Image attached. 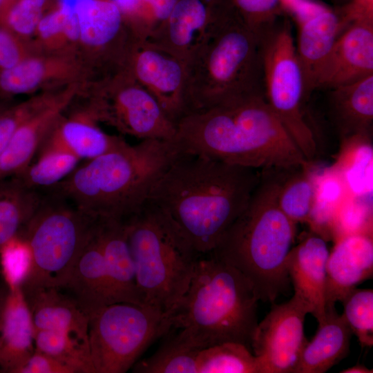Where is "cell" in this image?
I'll return each mask as SVG.
<instances>
[{"mask_svg":"<svg viewBox=\"0 0 373 373\" xmlns=\"http://www.w3.org/2000/svg\"><path fill=\"white\" fill-rule=\"evenodd\" d=\"M35 32L47 46L54 47L64 41H78L79 26L75 12L57 4L44 14Z\"/></svg>","mask_w":373,"mask_h":373,"instance_id":"40","label":"cell"},{"mask_svg":"<svg viewBox=\"0 0 373 373\" xmlns=\"http://www.w3.org/2000/svg\"><path fill=\"white\" fill-rule=\"evenodd\" d=\"M286 169L261 171L247 205L209 253L235 267L252 284L257 299L274 303L286 293L287 269L296 223L280 209L278 194Z\"/></svg>","mask_w":373,"mask_h":373,"instance_id":"4","label":"cell"},{"mask_svg":"<svg viewBox=\"0 0 373 373\" xmlns=\"http://www.w3.org/2000/svg\"><path fill=\"white\" fill-rule=\"evenodd\" d=\"M352 332L335 307L326 311L325 321L305 345L294 373H324L349 354Z\"/></svg>","mask_w":373,"mask_h":373,"instance_id":"27","label":"cell"},{"mask_svg":"<svg viewBox=\"0 0 373 373\" xmlns=\"http://www.w3.org/2000/svg\"><path fill=\"white\" fill-rule=\"evenodd\" d=\"M64 289L69 293L88 318L103 307L112 304L98 220L96 228L79 255Z\"/></svg>","mask_w":373,"mask_h":373,"instance_id":"24","label":"cell"},{"mask_svg":"<svg viewBox=\"0 0 373 373\" xmlns=\"http://www.w3.org/2000/svg\"><path fill=\"white\" fill-rule=\"evenodd\" d=\"M97 220L111 303L144 305L137 284L124 221Z\"/></svg>","mask_w":373,"mask_h":373,"instance_id":"21","label":"cell"},{"mask_svg":"<svg viewBox=\"0 0 373 373\" xmlns=\"http://www.w3.org/2000/svg\"><path fill=\"white\" fill-rule=\"evenodd\" d=\"M35 350L73 368L76 373H95L89 347L64 332L38 329L34 335Z\"/></svg>","mask_w":373,"mask_h":373,"instance_id":"34","label":"cell"},{"mask_svg":"<svg viewBox=\"0 0 373 373\" xmlns=\"http://www.w3.org/2000/svg\"><path fill=\"white\" fill-rule=\"evenodd\" d=\"M351 194L336 212L331 227L334 242L354 234H372V213L370 206Z\"/></svg>","mask_w":373,"mask_h":373,"instance_id":"39","label":"cell"},{"mask_svg":"<svg viewBox=\"0 0 373 373\" xmlns=\"http://www.w3.org/2000/svg\"><path fill=\"white\" fill-rule=\"evenodd\" d=\"M311 164L287 170L278 194L283 212L294 223H308L314 200V175Z\"/></svg>","mask_w":373,"mask_h":373,"instance_id":"31","label":"cell"},{"mask_svg":"<svg viewBox=\"0 0 373 373\" xmlns=\"http://www.w3.org/2000/svg\"><path fill=\"white\" fill-rule=\"evenodd\" d=\"M35 328L20 287L8 288L0 321V372L17 373L35 350Z\"/></svg>","mask_w":373,"mask_h":373,"instance_id":"23","label":"cell"},{"mask_svg":"<svg viewBox=\"0 0 373 373\" xmlns=\"http://www.w3.org/2000/svg\"><path fill=\"white\" fill-rule=\"evenodd\" d=\"M171 330L168 315L147 305H106L88 322V342L95 373H124L157 338Z\"/></svg>","mask_w":373,"mask_h":373,"instance_id":"9","label":"cell"},{"mask_svg":"<svg viewBox=\"0 0 373 373\" xmlns=\"http://www.w3.org/2000/svg\"><path fill=\"white\" fill-rule=\"evenodd\" d=\"M260 178L258 169L179 153L154 184L146 204L199 256L206 255L245 209Z\"/></svg>","mask_w":373,"mask_h":373,"instance_id":"1","label":"cell"},{"mask_svg":"<svg viewBox=\"0 0 373 373\" xmlns=\"http://www.w3.org/2000/svg\"><path fill=\"white\" fill-rule=\"evenodd\" d=\"M174 330V329H173ZM175 332L166 338L150 356L136 362L133 372L198 373V358L200 350L182 339Z\"/></svg>","mask_w":373,"mask_h":373,"instance_id":"30","label":"cell"},{"mask_svg":"<svg viewBox=\"0 0 373 373\" xmlns=\"http://www.w3.org/2000/svg\"><path fill=\"white\" fill-rule=\"evenodd\" d=\"M80 74L79 64L69 56L30 55L11 68L0 70V96L8 98L46 86L76 83Z\"/></svg>","mask_w":373,"mask_h":373,"instance_id":"22","label":"cell"},{"mask_svg":"<svg viewBox=\"0 0 373 373\" xmlns=\"http://www.w3.org/2000/svg\"><path fill=\"white\" fill-rule=\"evenodd\" d=\"M326 264V309L373 274L372 234H354L334 242Z\"/></svg>","mask_w":373,"mask_h":373,"instance_id":"18","label":"cell"},{"mask_svg":"<svg viewBox=\"0 0 373 373\" xmlns=\"http://www.w3.org/2000/svg\"><path fill=\"white\" fill-rule=\"evenodd\" d=\"M314 200L308 224L312 231L331 239L333 219L345 200L352 194L341 173L334 167L314 175Z\"/></svg>","mask_w":373,"mask_h":373,"instance_id":"28","label":"cell"},{"mask_svg":"<svg viewBox=\"0 0 373 373\" xmlns=\"http://www.w3.org/2000/svg\"><path fill=\"white\" fill-rule=\"evenodd\" d=\"M289 19L297 26L296 48L307 98L315 90L318 69L344 28L338 9L319 0H307Z\"/></svg>","mask_w":373,"mask_h":373,"instance_id":"15","label":"cell"},{"mask_svg":"<svg viewBox=\"0 0 373 373\" xmlns=\"http://www.w3.org/2000/svg\"><path fill=\"white\" fill-rule=\"evenodd\" d=\"M331 90L329 104L341 140L371 137L373 123V75Z\"/></svg>","mask_w":373,"mask_h":373,"instance_id":"26","label":"cell"},{"mask_svg":"<svg viewBox=\"0 0 373 373\" xmlns=\"http://www.w3.org/2000/svg\"><path fill=\"white\" fill-rule=\"evenodd\" d=\"M78 91L77 83L64 87L52 102L17 128L0 155V180L15 175L31 163L43 139Z\"/></svg>","mask_w":373,"mask_h":373,"instance_id":"19","label":"cell"},{"mask_svg":"<svg viewBox=\"0 0 373 373\" xmlns=\"http://www.w3.org/2000/svg\"><path fill=\"white\" fill-rule=\"evenodd\" d=\"M227 0H178L147 40L186 63L212 35Z\"/></svg>","mask_w":373,"mask_h":373,"instance_id":"14","label":"cell"},{"mask_svg":"<svg viewBox=\"0 0 373 373\" xmlns=\"http://www.w3.org/2000/svg\"><path fill=\"white\" fill-rule=\"evenodd\" d=\"M336 8L344 29L356 21H373V0H346L345 3Z\"/></svg>","mask_w":373,"mask_h":373,"instance_id":"45","label":"cell"},{"mask_svg":"<svg viewBox=\"0 0 373 373\" xmlns=\"http://www.w3.org/2000/svg\"><path fill=\"white\" fill-rule=\"evenodd\" d=\"M122 69L154 97L175 126L188 113L184 61L148 41L134 39Z\"/></svg>","mask_w":373,"mask_h":373,"instance_id":"13","label":"cell"},{"mask_svg":"<svg viewBox=\"0 0 373 373\" xmlns=\"http://www.w3.org/2000/svg\"><path fill=\"white\" fill-rule=\"evenodd\" d=\"M17 373H76L69 365L54 357L35 350Z\"/></svg>","mask_w":373,"mask_h":373,"instance_id":"44","label":"cell"},{"mask_svg":"<svg viewBox=\"0 0 373 373\" xmlns=\"http://www.w3.org/2000/svg\"><path fill=\"white\" fill-rule=\"evenodd\" d=\"M39 203L18 233L30 256L21 285L23 294L38 289H64L82 250L93 233L97 219L79 210L51 189L41 190Z\"/></svg>","mask_w":373,"mask_h":373,"instance_id":"8","label":"cell"},{"mask_svg":"<svg viewBox=\"0 0 373 373\" xmlns=\"http://www.w3.org/2000/svg\"><path fill=\"white\" fill-rule=\"evenodd\" d=\"M83 109L97 122L140 140L175 135V125L157 101L124 69L100 78Z\"/></svg>","mask_w":373,"mask_h":373,"instance_id":"11","label":"cell"},{"mask_svg":"<svg viewBox=\"0 0 373 373\" xmlns=\"http://www.w3.org/2000/svg\"><path fill=\"white\" fill-rule=\"evenodd\" d=\"M30 256L26 242L17 234L0 249V267L7 288L20 287L30 267Z\"/></svg>","mask_w":373,"mask_h":373,"instance_id":"42","label":"cell"},{"mask_svg":"<svg viewBox=\"0 0 373 373\" xmlns=\"http://www.w3.org/2000/svg\"><path fill=\"white\" fill-rule=\"evenodd\" d=\"M5 1L6 0H0V12L4 6Z\"/></svg>","mask_w":373,"mask_h":373,"instance_id":"49","label":"cell"},{"mask_svg":"<svg viewBox=\"0 0 373 373\" xmlns=\"http://www.w3.org/2000/svg\"><path fill=\"white\" fill-rule=\"evenodd\" d=\"M198 373H262V367L246 345L226 342L200 351Z\"/></svg>","mask_w":373,"mask_h":373,"instance_id":"32","label":"cell"},{"mask_svg":"<svg viewBox=\"0 0 373 373\" xmlns=\"http://www.w3.org/2000/svg\"><path fill=\"white\" fill-rule=\"evenodd\" d=\"M189 112L263 93L261 39L227 2L212 35L186 63Z\"/></svg>","mask_w":373,"mask_h":373,"instance_id":"6","label":"cell"},{"mask_svg":"<svg viewBox=\"0 0 373 373\" xmlns=\"http://www.w3.org/2000/svg\"><path fill=\"white\" fill-rule=\"evenodd\" d=\"M124 222L144 304L167 314L187 290L200 256L146 203Z\"/></svg>","mask_w":373,"mask_h":373,"instance_id":"7","label":"cell"},{"mask_svg":"<svg viewBox=\"0 0 373 373\" xmlns=\"http://www.w3.org/2000/svg\"><path fill=\"white\" fill-rule=\"evenodd\" d=\"M175 126L173 142L180 153L260 171L311 164L263 93L236 97L189 112Z\"/></svg>","mask_w":373,"mask_h":373,"instance_id":"2","label":"cell"},{"mask_svg":"<svg viewBox=\"0 0 373 373\" xmlns=\"http://www.w3.org/2000/svg\"><path fill=\"white\" fill-rule=\"evenodd\" d=\"M343 314L362 347L373 345V290L354 288L341 301Z\"/></svg>","mask_w":373,"mask_h":373,"instance_id":"37","label":"cell"},{"mask_svg":"<svg viewBox=\"0 0 373 373\" xmlns=\"http://www.w3.org/2000/svg\"><path fill=\"white\" fill-rule=\"evenodd\" d=\"M60 290L49 287L23 294L35 330L64 332L89 347L88 317L69 294Z\"/></svg>","mask_w":373,"mask_h":373,"instance_id":"25","label":"cell"},{"mask_svg":"<svg viewBox=\"0 0 373 373\" xmlns=\"http://www.w3.org/2000/svg\"><path fill=\"white\" fill-rule=\"evenodd\" d=\"M16 1V0H6L3 8H4L6 5H8V4H9L10 3L13 2V1Z\"/></svg>","mask_w":373,"mask_h":373,"instance_id":"50","label":"cell"},{"mask_svg":"<svg viewBox=\"0 0 373 373\" xmlns=\"http://www.w3.org/2000/svg\"><path fill=\"white\" fill-rule=\"evenodd\" d=\"M289 18L283 17L261 38L265 99L309 161L317 153L314 134L305 119L304 79Z\"/></svg>","mask_w":373,"mask_h":373,"instance_id":"10","label":"cell"},{"mask_svg":"<svg viewBox=\"0 0 373 373\" xmlns=\"http://www.w3.org/2000/svg\"><path fill=\"white\" fill-rule=\"evenodd\" d=\"M4 99L6 98L0 96V113L9 106V105L3 101Z\"/></svg>","mask_w":373,"mask_h":373,"instance_id":"48","label":"cell"},{"mask_svg":"<svg viewBox=\"0 0 373 373\" xmlns=\"http://www.w3.org/2000/svg\"><path fill=\"white\" fill-rule=\"evenodd\" d=\"M178 0H135L124 21L133 38L147 41L162 25Z\"/></svg>","mask_w":373,"mask_h":373,"instance_id":"36","label":"cell"},{"mask_svg":"<svg viewBox=\"0 0 373 373\" xmlns=\"http://www.w3.org/2000/svg\"><path fill=\"white\" fill-rule=\"evenodd\" d=\"M41 194V191L26 187L14 176L0 180V249L24 227Z\"/></svg>","mask_w":373,"mask_h":373,"instance_id":"29","label":"cell"},{"mask_svg":"<svg viewBox=\"0 0 373 373\" xmlns=\"http://www.w3.org/2000/svg\"><path fill=\"white\" fill-rule=\"evenodd\" d=\"M329 251L326 240L313 231L305 233L290 249L286 260L295 293L309 306L318 325L325 319L326 264Z\"/></svg>","mask_w":373,"mask_h":373,"instance_id":"17","label":"cell"},{"mask_svg":"<svg viewBox=\"0 0 373 373\" xmlns=\"http://www.w3.org/2000/svg\"><path fill=\"white\" fill-rule=\"evenodd\" d=\"M8 288H3L0 287V321H1V314L3 306V303L5 301V298L7 294Z\"/></svg>","mask_w":373,"mask_h":373,"instance_id":"47","label":"cell"},{"mask_svg":"<svg viewBox=\"0 0 373 373\" xmlns=\"http://www.w3.org/2000/svg\"><path fill=\"white\" fill-rule=\"evenodd\" d=\"M178 153L173 140H142L135 145L125 142L49 189L93 218L124 221L143 208Z\"/></svg>","mask_w":373,"mask_h":373,"instance_id":"3","label":"cell"},{"mask_svg":"<svg viewBox=\"0 0 373 373\" xmlns=\"http://www.w3.org/2000/svg\"><path fill=\"white\" fill-rule=\"evenodd\" d=\"M80 160L68 152L51 151L38 155L36 162L29 164L14 177L26 187L41 191L68 176Z\"/></svg>","mask_w":373,"mask_h":373,"instance_id":"33","label":"cell"},{"mask_svg":"<svg viewBox=\"0 0 373 373\" xmlns=\"http://www.w3.org/2000/svg\"><path fill=\"white\" fill-rule=\"evenodd\" d=\"M370 75H373V21H356L334 41L318 69L315 89H332Z\"/></svg>","mask_w":373,"mask_h":373,"instance_id":"16","label":"cell"},{"mask_svg":"<svg viewBox=\"0 0 373 373\" xmlns=\"http://www.w3.org/2000/svg\"><path fill=\"white\" fill-rule=\"evenodd\" d=\"M126 141L118 135L103 131L84 109L68 117L63 114L43 139L38 155L51 151L71 153L80 160H88L111 151Z\"/></svg>","mask_w":373,"mask_h":373,"instance_id":"20","label":"cell"},{"mask_svg":"<svg viewBox=\"0 0 373 373\" xmlns=\"http://www.w3.org/2000/svg\"><path fill=\"white\" fill-rule=\"evenodd\" d=\"M272 304L269 312L257 325L251 348L262 373H294L307 342L304 323L310 307L296 293L285 303Z\"/></svg>","mask_w":373,"mask_h":373,"instance_id":"12","label":"cell"},{"mask_svg":"<svg viewBox=\"0 0 373 373\" xmlns=\"http://www.w3.org/2000/svg\"><path fill=\"white\" fill-rule=\"evenodd\" d=\"M58 91L41 93L22 103L9 106L0 113V155L17 128L29 117L52 102Z\"/></svg>","mask_w":373,"mask_h":373,"instance_id":"41","label":"cell"},{"mask_svg":"<svg viewBox=\"0 0 373 373\" xmlns=\"http://www.w3.org/2000/svg\"><path fill=\"white\" fill-rule=\"evenodd\" d=\"M48 0H16L6 5L0 12V28L25 40L36 32L45 14Z\"/></svg>","mask_w":373,"mask_h":373,"instance_id":"38","label":"cell"},{"mask_svg":"<svg viewBox=\"0 0 373 373\" xmlns=\"http://www.w3.org/2000/svg\"><path fill=\"white\" fill-rule=\"evenodd\" d=\"M30 55L25 40L0 28V70L11 68Z\"/></svg>","mask_w":373,"mask_h":373,"instance_id":"43","label":"cell"},{"mask_svg":"<svg viewBox=\"0 0 373 373\" xmlns=\"http://www.w3.org/2000/svg\"><path fill=\"white\" fill-rule=\"evenodd\" d=\"M258 301L240 271L208 254L199 256L189 287L168 319L171 329L200 350L226 342L251 350Z\"/></svg>","mask_w":373,"mask_h":373,"instance_id":"5","label":"cell"},{"mask_svg":"<svg viewBox=\"0 0 373 373\" xmlns=\"http://www.w3.org/2000/svg\"><path fill=\"white\" fill-rule=\"evenodd\" d=\"M239 18L262 38L283 17L287 0H228Z\"/></svg>","mask_w":373,"mask_h":373,"instance_id":"35","label":"cell"},{"mask_svg":"<svg viewBox=\"0 0 373 373\" xmlns=\"http://www.w3.org/2000/svg\"><path fill=\"white\" fill-rule=\"evenodd\" d=\"M341 373H372V370L368 369L365 365L357 364L347 369L342 370Z\"/></svg>","mask_w":373,"mask_h":373,"instance_id":"46","label":"cell"}]
</instances>
